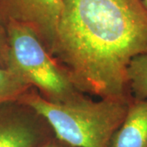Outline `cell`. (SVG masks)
<instances>
[{"label": "cell", "instance_id": "cell-1", "mask_svg": "<svg viewBox=\"0 0 147 147\" xmlns=\"http://www.w3.org/2000/svg\"><path fill=\"white\" fill-rule=\"evenodd\" d=\"M147 53L142 0H62L52 56L83 93L128 96L127 69Z\"/></svg>", "mask_w": 147, "mask_h": 147}, {"label": "cell", "instance_id": "cell-2", "mask_svg": "<svg viewBox=\"0 0 147 147\" xmlns=\"http://www.w3.org/2000/svg\"><path fill=\"white\" fill-rule=\"evenodd\" d=\"M130 96L94 100L86 96L56 104L30 88L18 100L47 121L55 137L70 147H109L111 137L126 116Z\"/></svg>", "mask_w": 147, "mask_h": 147}, {"label": "cell", "instance_id": "cell-3", "mask_svg": "<svg viewBox=\"0 0 147 147\" xmlns=\"http://www.w3.org/2000/svg\"><path fill=\"white\" fill-rule=\"evenodd\" d=\"M7 67L49 102L62 104L85 96L30 28L9 21Z\"/></svg>", "mask_w": 147, "mask_h": 147}, {"label": "cell", "instance_id": "cell-4", "mask_svg": "<svg viewBox=\"0 0 147 147\" xmlns=\"http://www.w3.org/2000/svg\"><path fill=\"white\" fill-rule=\"evenodd\" d=\"M61 7L62 0H0V21L30 28L52 55Z\"/></svg>", "mask_w": 147, "mask_h": 147}, {"label": "cell", "instance_id": "cell-5", "mask_svg": "<svg viewBox=\"0 0 147 147\" xmlns=\"http://www.w3.org/2000/svg\"><path fill=\"white\" fill-rule=\"evenodd\" d=\"M54 138L47 121L30 106L21 102L16 109H0V147H41Z\"/></svg>", "mask_w": 147, "mask_h": 147}, {"label": "cell", "instance_id": "cell-6", "mask_svg": "<svg viewBox=\"0 0 147 147\" xmlns=\"http://www.w3.org/2000/svg\"><path fill=\"white\" fill-rule=\"evenodd\" d=\"M109 147H147V98H131L126 116Z\"/></svg>", "mask_w": 147, "mask_h": 147}, {"label": "cell", "instance_id": "cell-7", "mask_svg": "<svg viewBox=\"0 0 147 147\" xmlns=\"http://www.w3.org/2000/svg\"><path fill=\"white\" fill-rule=\"evenodd\" d=\"M30 88L17 74L0 65V105L17 101Z\"/></svg>", "mask_w": 147, "mask_h": 147}, {"label": "cell", "instance_id": "cell-8", "mask_svg": "<svg viewBox=\"0 0 147 147\" xmlns=\"http://www.w3.org/2000/svg\"><path fill=\"white\" fill-rule=\"evenodd\" d=\"M127 80L134 98H147V53L131 60L127 69Z\"/></svg>", "mask_w": 147, "mask_h": 147}, {"label": "cell", "instance_id": "cell-9", "mask_svg": "<svg viewBox=\"0 0 147 147\" xmlns=\"http://www.w3.org/2000/svg\"><path fill=\"white\" fill-rule=\"evenodd\" d=\"M7 37L4 25L0 21V65L7 67Z\"/></svg>", "mask_w": 147, "mask_h": 147}, {"label": "cell", "instance_id": "cell-10", "mask_svg": "<svg viewBox=\"0 0 147 147\" xmlns=\"http://www.w3.org/2000/svg\"><path fill=\"white\" fill-rule=\"evenodd\" d=\"M41 147H70L68 145L65 144L63 142H60L59 140H57L56 137L53 139L52 141H50L49 142L46 143L45 145H43Z\"/></svg>", "mask_w": 147, "mask_h": 147}, {"label": "cell", "instance_id": "cell-11", "mask_svg": "<svg viewBox=\"0 0 147 147\" xmlns=\"http://www.w3.org/2000/svg\"><path fill=\"white\" fill-rule=\"evenodd\" d=\"M142 3H143V4H144V6L146 7V8L147 9V0H142Z\"/></svg>", "mask_w": 147, "mask_h": 147}]
</instances>
